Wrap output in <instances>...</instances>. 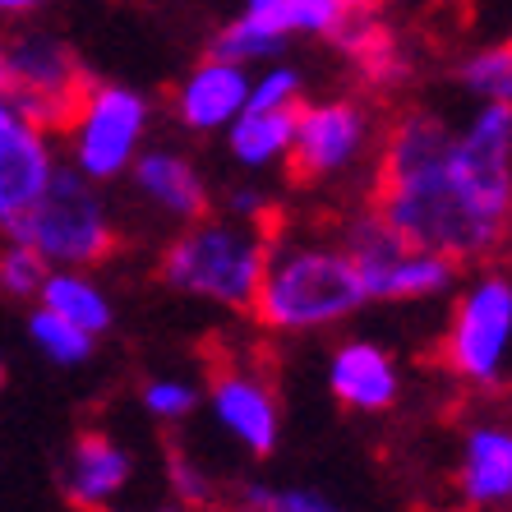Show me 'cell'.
<instances>
[{
	"instance_id": "obj_15",
	"label": "cell",
	"mask_w": 512,
	"mask_h": 512,
	"mask_svg": "<svg viewBox=\"0 0 512 512\" xmlns=\"http://www.w3.org/2000/svg\"><path fill=\"white\" fill-rule=\"evenodd\" d=\"M125 180H130V194L143 208H153L157 217H167L176 227L213 213V185H208L203 167L171 143H148L134 157V167L125 171Z\"/></svg>"
},
{
	"instance_id": "obj_3",
	"label": "cell",
	"mask_w": 512,
	"mask_h": 512,
	"mask_svg": "<svg viewBox=\"0 0 512 512\" xmlns=\"http://www.w3.org/2000/svg\"><path fill=\"white\" fill-rule=\"evenodd\" d=\"M268 245H273V227H254L213 208L171 231V240L157 250V282L213 310L250 314Z\"/></svg>"
},
{
	"instance_id": "obj_32",
	"label": "cell",
	"mask_w": 512,
	"mask_h": 512,
	"mask_svg": "<svg viewBox=\"0 0 512 512\" xmlns=\"http://www.w3.org/2000/svg\"><path fill=\"white\" fill-rule=\"evenodd\" d=\"M5 388H10V356L0 351V393H5Z\"/></svg>"
},
{
	"instance_id": "obj_14",
	"label": "cell",
	"mask_w": 512,
	"mask_h": 512,
	"mask_svg": "<svg viewBox=\"0 0 512 512\" xmlns=\"http://www.w3.org/2000/svg\"><path fill=\"white\" fill-rule=\"evenodd\" d=\"M453 489L466 512H512V420L476 416L457 439Z\"/></svg>"
},
{
	"instance_id": "obj_18",
	"label": "cell",
	"mask_w": 512,
	"mask_h": 512,
	"mask_svg": "<svg viewBox=\"0 0 512 512\" xmlns=\"http://www.w3.org/2000/svg\"><path fill=\"white\" fill-rule=\"evenodd\" d=\"M337 51L346 56V65L360 74V84L370 88V93H397V88L411 84V56H406L402 37L383 24V14L351 28L337 42Z\"/></svg>"
},
{
	"instance_id": "obj_7",
	"label": "cell",
	"mask_w": 512,
	"mask_h": 512,
	"mask_svg": "<svg viewBox=\"0 0 512 512\" xmlns=\"http://www.w3.org/2000/svg\"><path fill=\"white\" fill-rule=\"evenodd\" d=\"M153 134V102L120 79H88L74 111L56 130L60 162L97 185H116L148 148Z\"/></svg>"
},
{
	"instance_id": "obj_5",
	"label": "cell",
	"mask_w": 512,
	"mask_h": 512,
	"mask_svg": "<svg viewBox=\"0 0 512 512\" xmlns=\"http://www.w3.org/2000/svg\"><path fill=\"white\" fill-rule=\"evenodd\" d=\"M5 236L33 245L47 268H97L120 250V217L107 199V185L60 162L51 185Z\"/></svg>"
},
{
	"instance_id": "obj_23",
	"label": "cell",
	"mask_w": 512,
	"mask_h": 512,
	"mask_svg": "<svg viewBox=\"0 0 512 512\" xmlns=\"http://www.w3.org/2000/svg\"><path fill=\"white\" fill-rule=\"evenodd\" d=\"M222 508H231V512H346L342 503H333L328 494H319V489L263 485V480H240V485H231Z\"/></svg>"
},
{
	"instance_id": "obj_11",
	"label": "cell",
	"mask_w": 512,
	"mask_h": 512,
	"mask_svg": "<svg viewBox=\"0 0 512 512\" xmlns=\"http://www.w3.org/2000/svg\"><path fill=\"white\" fill-rule=\"evenodd\" d=\"M60 167V143L47 125L28 120L0 88V236L37 203Z\"/></svg>"
},
{
	"instance_id": "obj_13",
	"label": "cell",
	"mask_w": 512,
	"mask_h": 512,
	"mask_svg": "<svg viewBox=\"0 0 512 512\" xmlns=\"http://www.w3.org/2000/svg\"><path fill=\"white\" fill-rule=\"evenodd\" d=\"M250 102V65L222 56H203L176 79L167 97V116L185 134H222Z\"/></svg>"
},
{
	"instance_id": "obj_12",
	"label": "cell",
	"mask_w": 512,
	"mask_h": 512,
	"mask_svg": "<svg viewBox=\"0 0 512 512\" xmlns=\"http://www.w3.org/2000/svg\"><path fill=\"white\" fill-rule=\"evenodd\" d=\"M134 485V453L107 429H79L60 457V494L74 512H111Z\"/></svg>"
},
{
	"instance_id": "obj_16",
	"label": "cell",
	"mask_w": 512,
	"mask_h": 512,
	"mask_svg": "<svg viewBox=\"0 0 512 512\" xmlns=\"http://www.w3.org/2000/svg\"><path fill=\"white\" fill-rule=\"evenodd\" d=\"M328 393L351 416H383L402 402V365L370 337H346L328 351Z\"/></svg>"
},
{
	"instance_id": "obj_24",
	"label": "cell",
	"mask_w": 512,
	"mask_h": 512,
	"mask_svg": "<svg viewBox=\"0 0 512 512\" xmlns=\"http://www.w3.org/2000/svg\"><path fill=\"white\" fill-rule=\"evenodd\" d=\"M282 51H286V42L268 33V28H263V19L254 10H240L236 19H227V24L208 37V56L236 60V65H250V70H254V65L277 60Z\"/></svg>"
},
{
	"instance_id": "obj_1",
	"label": "cell",
	"mask_w": 512,
	"mask_h": 512,
	"mask_svg": "<svg viewBox=\"0 0 512 512\" xmlns=\"http://www.w3.org/2000/svg\"><path fill=\"white\" fill-rule=\"evenodd\" d=\"M365 203L457 268L494 263L512 240V107L476 102L462 125L434 107L397 111L374 143Z\"/></svg>"
},
{
	"instance_id": "obj_30",
	"label": "cell",
	"mask_w": 512,
	"mask_h": 512,
	"mask_svg": "<svg viewBox=\"0 0 512 512\" xmlns=\"http://www.w3.org/2000/svg\"><path fill=\"white\" fill-rule=\"evenodd\" d=\"M51 0H0V24H28L33 14H42Z\"/></svg>"
},
{
	"instance_id": "obj_25",
	"label": "cell",
	"mask_w": 512,
	"mask_h": 512,
	"mask_svg": "<svg viewBox=\"0 0 512 512\" xmlns=\"http://www.w3.org/2000/svg\"><path fill=\"white\" fill-rule=\"evenodd\" d=\"M203 406V388L190 379H180V374H148L139 383V411L153 425H190L199 416Z\"/></svg>"
},
{
	"instance_id": "obj_26",
	"label": "cell",
	"mask_w": 512,
	"mask_h": 512,
	"mask_svg": "<svg viewBox=\"0 0 512 512\" xmlns=\"http://www.w3.org/2000/svg\"><path fill=\"white\" fill-rule=\"evenodd\" d=\"M310 97V74L291 65V60H268V65H254L250 70V102L254 111H296L300 102Z\"/></svg>"
},
{
	"instance_id": "obj_19",
	"label": "cell",
	"mask_w": 512,
	"mask_h": 512,
	"mask_svg": "<svg viewBox=\"0 0 512 512\" xmlns=\"http://www.w3.org/2000/svg\"><path fill=\"white\" fill-rule=\"evenodd\" d=\"M33 305H47L60 319L79 323L97 342L116 328V300H111V291L93 277V268H51Z\"/></svg>"
},
{
	"instance_id": "obj_8",
	"label": "cell",
	"mask_w": 512,
	"mask_h": 512,
	"mask_svg": "<svg viewBox=\"0 0 512 512\" xmlns=\"http://www.w3.org/2000/svg\"><path fill=\"white\" fill-rule=\"evenodd\" d=\"M374 143H379V120H374V107L365 97H305L282 167L296 185L319 190V185H337L356 167H365L374 157Z\"/></svg>"
},
{
	"instance_id": "obj_29",
	"label": "cell",
	"mask_w": 512,
	"mask_h": 512,
	"mask_svg": "<svg viewBox=\"0 0 512 512\" xmlns=\"http://www.w3.org/2000/svg\"><path fill=\"white\" fill-rule=\"evenodd\" d=\"M222 213L240 217V222H254V227H277L282 222V208L268 194V185L259 180H245V185H231L227 199H222Z\"/></svg>"
},
{
	"instance_id": "obj_4",
	"label": "cell",
	"mask_w": 512,
	"mask_h": 512,
	"mask_svg": "<svg viewBox=\"0 0 512 512\" xmlns=\"http://www.w3.org/2000/svg\"><path fill=\"white\" fill-rule=\"evenodd\" d=\"M434 360L466 393H499L512 379V273L476 263L453 286Z\"/></svg>"
},
{
	"instance_id": "obj_17",
	"label": "cell",
	"mask_w": 512,
	"mask_h": 512,
	"mask_svg": "<svg viewBox=\"0 0 512 512\" xmlns=\"http://www.w3.org/2000/svg\"><path fill=\"white\" fill-rule=\"evenodd\" d=\"M263 19V28L282 42L291 37H319L328 47H337L351 28H360L365 19L383 14L379 0H277L268 10H254Z\"/></svg>"
},
{
	"instance_id": "obj_6",
	"label": "cell",
	"mask_w": 512,
	"mask_h": 512,
	"mask_svg": "<svg viewBox=\"0 0 512 512\" xmlns=\"http://www.w3.org/2000/svg\"><path fill=\"white\" fill-rule=\"evenodd\" d=\"M333 236L356 263L360 282L370 291V305H429V300L453 296V286L462 282V268L453 259L397 236L370 203L346 208Z\"/></svg>"
},
{
	"instance_id": "obj_31",
	"label": "cell",
	"mask_w": 512,
	"mask_h": 512,
	"mask_svg": "<svg viewBox=\"0 0 512 512\" xmlns=\"http://www.w3.org/2000/svg\"><path fill=\"white\" fill-rule=\"evenodd\" d=\"M111 512H194V508L180 499H167V503H148V508H125V503H120V508H111Z\"/></svg>"
},
{
	"instance_id": "obj_34",
	"label": "cell",
	"mask_w": 512,
	"mask_h": 512,
	"mask_svg": "<svg viewBox=\"0 0 512 512\" xmlns=\"http://www.w3.org/2000/svg\"><path fill=\"white\" fill-rule=\"evenodd\" d=\"M503 254H508V273H512V240H508V245H503Z\"/></svg>"
},
{
	"instance_id": "obj_9",
	"label": "cell",
	"mask_w": 512,
	"mask_h": 512,
	"mask_svg": "<svg viewBox=\"0 0 512 512\" xmlns=\"http://www.w3.org/2000/svg\"><path fill=\"white\" fill-rule=\"evenodd\" d=\"M93 74L84 56L51 28L37 24H5V51H0V88L28 120L47 125L51 134L65 125L79 93Z\"/></svg>"
},
{
	"instance_id": "obj_35",
	"label": "cell",
	"mask_w": 512,
	"mask_h": 512,
	"mask_svg": "<svg viewBox=\"0 0 512 512\" xmlns=\"http://www.w3.org/2000/svg\"><path fill=\"white\" fill-rule=\"evenodd\" d=\"M0 51H5V24H0Z\"/></svg>"
},
{
	"instance_id": "obj_2",
	"label": "cell",
	"mask_w": 512,
	"mask_h": 512,
	"mask_svg": "<svg viewBox=\"0 0 512 512\" xmlns=\"http://www.w3.org/2000/svg\"><path fill=\"white\" fill-rule=\"evenodd\" d=\"M370 305L351 254L333 231H291L273 227L268 263L245 319L273 337H314L351 323Z\"/></svg>"
},
{
	"instance_id": "obj_22",
	"label": "cell",
	"mask_w": 512,
	"mask_h": 512,
	"mask_svg": "<svg viewBox=\"0 0 512 512\" xmlns=\"http://www.w3.org/2000/svg\"><path fill=\"white\" fill-rule=\"evenodd\" d=\"M24 333L37 356L47 360V365H56V370H74V365H88V360L97 356V337H88L79 323L60 319L47 305H33V310H28Z\"/></svg>"
},
{
	"instance_id": "obj_21",
	"label": "cell",
	"mask_w": 512,
	"mask_h": 512,
	"mask_svg": "<svg viewBox=\"0 0 512 512\" xmlns=\"http://www.w3.org/2000/svg\"><path fill=\"white\" fill-rule=\"evenodd\" d=\"M453 84L471 97V107H476V102L512 107V37L485 42V47H471L466 56H457Z\"/></svg>"
},
{
	"instance_id": "obj_28",
	"label": "cell",
	"mask_w": 512,
	"mask_h": 512,
	"mask_svg": "<svg viewBox=\"0 0 512 512\" xmlns=\"http://www.w3.org/2000/svg\"><path fill=\"white\" fill-rule=\"evenodd\" d=\"M47 263L33 245H24L19 236H0V296L5 300H24L33 305L42 282H47Z\"/></svg>"
},
{
	"instance_id": "obj_27",
	"label": "cell",
	"mask_w": 512,
	"mask_h": 512,
	"mask_svg": "<svg viewBox=\"0 0 512 512\" xmlns=\"http://www.w3.org/2000/svg\"><path fill=\"white\" fill-rule=\"evenodd\" d=\"M167 485H171V499L190 503L194 512H217L227 503V485H222L190 448H171L167 453Z\"/></svg>"
},
{
	"instance_id": "obj_10",
	"label": "cell",
	"mask_w": 512,
	"mask_h": 512,
	"mask_svg": "<svg viewBox=\"0 0 512 512\" xmlns=\"http://www.w3.org/2000/svg\"><path fill=\"white\" fill-rule=\"evenodd\" d=\"M203 406L240 453H277V443H282V397H277L273 379L259 365H240V360L217 365L208 388H203Z\"/></svg>"
},
{
	"instance_id": "obj_33",
	"label": "cell",
	"mask_w": 512,
	"mask_h": 512,
	"mask_svg": "<svg viewBox=\"0 0 512 512\" xmlns=\"http://www.w3.org/2000/svg\"><path fill=\"white\" fill-rule=\"evenodd\" d=\"M268 5H277V0H240V10H268Z\"/></svg>"
},
{
	"instance_id": "obj_20",
	"label": "cell",
	"mask_w": 512,
	"mask_h": 512,
	"mask_svg": "<svg viewBox=\"0 0 512 512\" xmlns=\"http://www.w3.org/2000/svg\"><path fill=\"white\" fill-rule=\"evenodd\" d=\"M296 111H254V107H245L227 130H222V139H227V157L240 171H250V176H263V171L282 167L286 153H291V134H296Z\"/></svg>"
}]
</instances>
